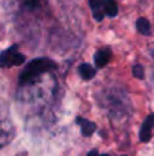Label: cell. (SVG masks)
<instances>
[{"mask_svg":"<svg viewBox=\"0 0 154 156\" xmlns=\"http://www.w3.org/2000/svg\"><path fill=\"white\" fill-rule=\"evenodd\" d=\"M25 62V56L18 52V47L12 45L8 49H5L0 55V66L2 67H11V66H18Z\"/></svg>","mask_w":154,"mask_h":156,"instance_id":"cell-3","label":"cell"},{"mask_svg":"<svg viewBox=\"0 0 154 156\" xmlns=\"http://www.w3.org/2000/svg\"><path fill=\"white\" fill-rule=\"evenodd\" d=\"M101 156H109V155H101Z\"/></svg>","mask_w":154,"mask_h":156,"instance_id":"cell-13","label":"cell"},{"mask_svg":"<svg viewBox=\"0 0 154 156\" xmlns=\"http://www.w3.org/2000/svg\"><path fill=\"white\" fill-rule=\"evenodd\" d=\"M93 15L97 21L104 16H115L117 14V4L115 0H90Z\"/></svg>","mask_w":154,"mask_h":156,"instance_id":"cell-2","label":"cell"},{"mask_svg":"<svg viewBox=\"0 0 154 156\" xmlns=\"http://www.w3.org/2000/svg\"><path fill=\"white\" fill-rule=\"evenodd\" d=\"M38 2H40V0H23L25 5H26V7H29V8L35 7V5L38 4Z\"/></svg>","mask_w":154,"mask_h":156,"instance_id":"cell-10","label":"cell"},{"mask_svg":"<svg viewBox=\"0 0 154 156\" xmlns=\"http://www.w3.org/2000/svg\"><path fill=\"white\" fill-rule=\"evenodd\" d=\"M76 122L81 125V130H82V134L83 136H92L93 133L95 132V125L93 123V122L87 121V119H83V118H78Z\"/></svg>","mask_w":154,"mask_h":156,"instance_id":"cell-6","label":"cell"},{"mask_svg":"<svg viewBox=\"0 0 154 156\" xmlns=\"http://www.w3.org/2000/svg\"><path fill=\"white\" fill-rule=\"evenodd\" d=\"M79 74H81V77L83 80H92L95 76V69L92 65L83 63V65L79 66Z\"/></svg>","mask_w":154,"mask_h":156,"instance_id":"cell-7","label":"cell"},{"mask_svg":"<svg viewBox=\"0 0 154 156\" xmlns=\"http://www.w3.org/2000/svg\"><path fill=\"white\" fill-rule=\"evenodd\" d=\"M18 156H27L26 154H23V155H18Z\"/></svg>","mask_w":154,"mask_h":156,"instance_id":"cell-12","label":"cell"},{"mask_svg":"<svg viewBox=\"0 0 154 156\" xmlns=\"http://www.w3.org/2000/svg\"><path fill=\"white\" fill-rule=\"evenodd\" d=\"M15 136V127L8 115V110L4 105H0V148L11 143Z\"/></svg>","mask_w":154,"mask_h":156,"instance_id":"cell-1","label":"cell"},{"mask_svg":"<svg viewBox=\"0 0 154 156\" xmlns=\"http://www.w3.org/2000/svg\"><path fill=\"white\" fill-rule=\"evenodd\" d=\"M109 58H111V49L109 48H104L101 51H98L94 56V62L97 67H104L106 63L109 62Z\"/></svg>","mask_w":154,"mask_h":156,"instance_id":"cell-5","label":"cell"},{"mask_svg":"<svg viewBox=\"0 0 154 156\" xmlns=\"http://www.w3.org/2000/svg\"><path fill=\"white\" fill-rule=\"evenodd\" d=\"M136 27H138V32L142 33V34L147 36L150 34V30H152V26H150L149 21L145 18H139L138 22H136Z\"/></svg>","mask_w":154,"mask_h":156,"instance_id":"cell-8","label":"cell"},{"mask_svg":"<svg viewBox=\"0 0 154 156\" xmlns=\"http://www.w3.org/2000/svg\"><path fill=\"white\" fill-rule=\"evenodd\" d=\"M154 129V114L149 115L146 118V121L143 122L141 127V132H139V138H141L142 143H147L152 137V132Z\"/></svg>","mask_w":154,"mask_h":156,"instance_id":"cell-4","label":"cell"},{"mask_svg":"<svg viewBox=\"0 0 154 156\" xmlns=\"http://www.w3.org/2000/svg\"><path fill=\"white\" fill-rule=\"evenodd\" d=\"M132 73H134V76H135L136 78H143L145 71H143V67H142L141 65H135L134 66V69H132Z\"/></svg>","mask_w":154,"mask_h":156,"instance_id":"cell-9","label":"cell"},{"mask_svg":"<svg viewBox=\"0 0 154 156\" xmlns=\"http://www.w3.org/2000/svg\"><path fill=\"white\" fill-rule=\"evenodd\" d=\"M87 156H98V151L97 149H92V151L87 154Z\"/></svg>","mask_w":154,"mask_h":156,"instance_id":"cell-11","label":"cell"}]
</instances>
